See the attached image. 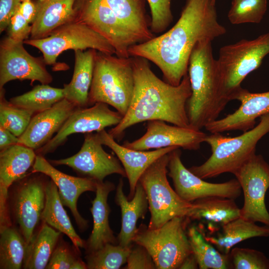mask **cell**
Instances as JSON below:
<instances>
[{
  "mask_svg": "<svg viewBox=\"0 0 269 269\" xmlns=\"http://www.w3.org/2000/svg\"><path fill=\"white\" fill-rule=\"evenodd\" d=\"M214 0H186L179 18L167 32L132 46L130 56L155 64L166 82L178 86L187 74L189 58L196 44L212 41L226 33L217 19Z\"/></svg>",
  "mask_w": 269,
  "mask_h": 269,
  "instance_id": "1",
  "label": "cell"
},
{
  "mask_svg": "<svg viewBox=\"0 0 269 269\" xmlns=\"http://www.w3.org/2000/svg\"><path fill=\"white\" fill-rule=\"evenodd\" d=\"M132 57L134 78L132 101L121 121L108 133L115 139L120 140L128 128L152 120L190 127L186 108L191 95L188 74L179 85L173 86L157 77L147 59Z\"/></svg>",
  "mask_w": 269,
  "mask_h": 269,
  "instance_id": "2",
  "label": "cell"
},
{
  "mask_svg": "<svg viewBox=\"0 0 269 269\" xmlns=\"http://www.w3.org/2000/svg\"><path fill=\"white\" fill-rule=\"evenodd\" d=\"M191 95L187 102L190 127L200 130L218 119L230 101L226 94L223 76L213 55L212 42L202 41L193 48L189 61Z\"/></svg>",
  "mask_w": 269,
  "mask_h": 269,
  "instance_id": "3",
  "label": "cell"
},
{
  "mask_svg": "<svg viewBox=\"0 0 269 269\" xmlns=\"http://www.w3.org/2000/svg\"><path fill=\"white\" fill-rule=\"evenodd\" d=\"M259 123L235 137L211 133L205 141L210 146L211 155L203 164L188 169L202 179L233 173L256 153L258 141L269 133V114L260 117Z\"/></svg>",
  "mask_w": 269,
  "mask_h": 269,
  "instance_id": "4",
  "label": "cell"
},
{
  "mask_svg": "<svg viewBox=\"0 0 269 269\" xmlns=\"http://www.w3.org/2000/svg\"><path fill=\"white\" fill-rule=\"evenodd\" d=\"M134 89L132 57H120L97 51L88 106L105 103L124 116L130 105Z\"/></svg>",
  "mask_w": 269,
  "mask_h": 269,
  "instance_id": "5",
  "label": "cell"
},
{
  "mask_svg": "<svg viewBox=\"0 0 269 269\" xmlns=\"http://www.w3.org/2000/svg\"><path fill=\"white\" fill-rule=\"evenodd\" d=\"M187 217H176L161 227L150 229L141 224L133 243L144 247L158 269H179L192 250L186 232Z\"/></svg>",
  "mask_w": 269,
  "mask_h": 269,
  "instance_id": "6",
  "label": "cell"
},
{
  "mask_svg": "<svg viewBox=\"0 0 269 269\" xmlns=\"http://www.w3.org/2000/svg\"><path fill=\"white\" fill-rule=\"evenodd\" d=\"M169 159V153L160 157L139 180L147 198L150 229L159 228L176 217H188L193 207L192 202L182 199L170 186L166 176Z\"/></svg>",
  "mask_w": 269,
  "mask_h": 269,
  "instance_id": "7",
  "label": "cell"
},
{
  "mask_svg": "<svg viewBox=\"0 0 269 269\" xmlns=\"http://www.w3.org/2000/svg\"><path fill=\"white\" fill-rule=\"evenodd\" d=\"M269 53V32L253 40L242 39L224 46L219 50L217 62L222 73L224 89L230 101L242 87L241 84L258 69Z\"/></svg>",
  "mask_w": 269,
  "mask_h": 269,
  "instance_id": "8",
  "label": "cell"
},
{
  "mask_svg": "<svg viewBox=\"0 0 269 269\" xmlns=\"http://www.w3.org/2000/svg\"><path fill=\"white\" fill-rule=\"evenodd\" d=\"M48 177L41 173L31 172L14 182L8 195L12 225L18 229L27 244L41 223Z\"/></svg>",
  "mask_w": 269,
  "mask_h": 269,
  "instance_id": "9",
  "label": "cell"
},
{
  "mask_svg": "<svg viewBox=\"0 0 269 269\" xmlns=\"http://www.w3.org/2000/svg\"><path fill=\"white\" fill-rule=\"evenodd\" d=\"M24 43L39 50L46 65H54L57 57L68 50L94 49L111 55L116 54L113 47L100 34L86 24L74 21L64 24L48 36L38 39H28Z\"/></svg>",
  "mask_w": 269,
  "mask_h": 269,
  "instance_id": "10",
  "label": "cell"
},
{
  "mask_svg": "<svg viewBox=\"0 0 269 269\" xmlns=\"http://www.w3.org/2000/svg\"><path fill=\"white\" fill-rule=\"evenodd\" d=\"M75 21L82 22L106 39L116 55L130 57L129 49L140 43L135 34L115 15L102 0H75Z\"/></svg>",
  "mask_w": 269,
  "mask_h": 269,
  "instance_id": "11",
  "label": "cell"
},
{
  "mask_svg": "<svg viewBox=\"0 0 269 269\" xmlns=\"http://www.w3.org/2000/svg\"><path fill=\"white\" fill-rule=\"evenodd\" d=\"M233 174L244 195L241 217L269 227V212L265 202L269 188V165L261 155L252 156Z\"/></svg>",
  "mask_w": 269,
  "mask_h": 269,
  "instance_id": "12",
  "label": "cell"
},
{
  "mask_svg": "<svg viewBox=\"0 0 269 269\" xmlns=\"http://www.w3.org/2000/svg\"><path fill=\"white\" fill-rule=\"evenodd\" d=\"M97 133H87L79 151L65 158L50 160L53 166L66 165L81 177L97 182H103L108 175L118 174L126 177L123 166L118 158L105 151Z\"/></svg>",
  "mask_w": 269,
  "mask_h": 269,
  "instance_id": "13",
  "label": "cell"
},
{
  "mask_svg": "<svg viewBox=\"0 0 269 269\" xmlns=\"http://www.w3.org/2000/svg\"><path fill=\"white\" fill-rule=\"evenodd\" d=\"M168 175L171 178L175 191L188 202L205 197L217 196L235 199L241 193L237 179L221 183L206 182L186 168L181 160V151L177 148L169 153Z\"/></svg>",
  "mask_w": 269,
  "mask_h": 269,
  "instance_id": "14",
  "label": "cell"
},
{
  "mask_svg": "<svg viewBox=\"0 0 269 269\" xmlns=\"http://www.w3.org/2000/svg\"><path fill=\"white\" fill-rule=\"evenodd\" d=\"M23 41L7 36L0 43V89L12 80H30L49 84L53 78L47 71L43 57H34L23 46Z\"/></svg>",
  "mask_w": 269,
  "mask_h": 269,
  "instance_id": "15",
  "label": "cell"
},
{
  "mask_svg": "<svg viewBox=\"0 0 269 269\" xmlns=\"http://www.w3.org/2000/svg\"><path fill=\"white\" fill-rule=\"evenodd\" d=\"M108 106L105 103H97L90 107L76 108L52 139L35 151L36 154L44 156L53 152L73 134L97 133L108 127L118 125L123 116L118 111L111 110Z\"/></svg>",
  "mask_w": 269,
  "mask_h": 269,
  "instance_id": "16",
  "label": "cell"
},
{
  "mask_svg": "<svg viewBox=\"0 0 269 269\" xmlns=\"http://www.w3.org/2000/svg\"><path fill=\"white\" fill-rule=\"evenodd\" d=\"M207 134L191 127L170 126L160 120L148 121L146 133L133 141H125L123 145L137 150H148L170 146L196 150L205 141Z\"/></svg>",
  "mask_w": 269,
  "mask_h": 269,
  "instance_id": "17",
  "label": "cell"
},
{
  "mask_svg": "<svg viewBox=\"0 0 269 269\" xmlns=\"http://www.w3.org/2000/svg\"><path fill=\"white\" fill-rule=\"evenodd\" d=\"M34 150L17 143L0 150V226L11 224L8 194L13 183L32 167L36 157Z\"/></svg>",
  "mask_w": 269,
  "mask_h": 269,
  "instance_id": "18",
  "label": "cell"
},
{
  "mask_svg": "<svg viewBox=\"0 0 269 269\" xmlns=\"http://www.w3.org/2000/svg\"><path fill=\"white\" fill-rule=\"evenodd\" d=\"M31 172L43 173L53 181L58 188L63 205L70 210L79 230H86L88 226V221L79 213L77 201L84 192H96L97 182L91 178L65 174L55 168L41 155H36Z\"/></svg>",
  "mask_w": 269,
  "mask_h": 269,
  "instance_id": "19",
  "label": "cell"
},
{
  "mask_svg": "<svg viewBox=\"0 0 269 269\" xmlns=\"http://www.w3.org/2000/svg\"><path fill=\"white\" fill-rule=\"evenodd\" d=\"M233 100L241 105L234 113L217 119L205 129L210 133H221L230 131H249L255 127L256 119L269 114V91L253 93L241 88L234 95Z\"/></svg>",
  "mask_w": 269,
  "mask_h": 269,
  "instance_id": "20",
  "label": "cell"
},
{
  "mask_svg": "<svg viewBox=\"0 0 269 269\" xmlns=\"http://www.w3.org/2000/svg\"><path fill=\"white\" fill-rule=\"evenodd\" d=\"M77 108L66 98L49 109L34 114L18 143L35 151L48 142L61 129L71 113Z\"/></svg>",
  "mask_w": 269,
  "mask_h": 269,
  "instance_id": "21",
  "label": "cell"
},
{
  "mask_svg": "<svg viewBox=\"0 0 269 269\" xmlns=\"http://www.w3.org/2000/svg\"><path fill=\"white\" fill-rule=\"evenodd\" d=\"M97 134L102 144L111 148L123 165L129 182V200L133 198L136 186L146 169L161 156L179 148L170 146L152 151L132 149L118 143L105 130Z\"/></svg>",
  "mask_w": 269,
  "mask_h": 269,
  "instance_id": "22",
  "label": "cell"
},
{
  "mask_svg": "<svg viewBox=\"0 0 269 269\" xmlns=\"http://www.w3.org/2000/svg\"><path fill=\"white\" fill-rule=\"evenodd\" d=\"M114 184L110 181L97 182L96 196L92 201L90 211L93 220L92 232L86 241V254L99 249L107 244L118 245L117 237L114 234L109 221L111 212L108 204L109 193L115 190Z\"/></svg>",
  "mask_w": 269,
  "mask_h": 269,
  "instance_id": "23",
  "label": "cell"
},
{
  "mask_svg": "<svg viewBox=\"0 0 269 269\" xmlns=\"http://www.w3.org/2000/svg\"><path fill=\"white\" fill-rule=\"evenodd\" d=\"M123 180L120 178L116 187L115 202L120 207L122 225L117 239L118 244L125 247H130L137 232V221L144 219L148 208L147 196L144 190L138 181L133 198L130 200L123 191Z\"/></svg>",
  "mask_w": 269,
  "mask_h": 269,
  "instance_id": "24",
  "label": "cell"
},
{
  "mask_svg": "<svg viewBox=\"0 0 269 269\" xmlns=\"http://www.w3.org/2000/svg\"><path fill=\"white\" fill-rule=\"evenodd\" d=\"M75 0H36L35 18L31 24L29 39H38L48 36L60 26L75 21Z\"/></svg>",
  "mask_w": 269,
  "mask_h": 269,
  "instance_id": "25",
  "label": "cell"
},
{
  "mask_svg": "<svg viewBox=\"0 0 269 269\" xmlns=\"http://www.w3.org/2000/svg\"><path fill=\"white\" fill-rule=\"evenodd\" d=\"M97 50H74V67L71 81L64 85L65 98L76 107H88V97Z\"/></svg>",
  "mask_w": 269,
  "mask_h": 269,
  "instance_id": "26",
  "label": "cell"
},
{
  "mask_svg": "<svg viewBox=\"0 0 269 269\" xmlns=\"http://www.w3.org/2000/svg\"><path fill=\"white\" fill-rule=\"evenodd\" d=\"M63 206L58 188L50 178L46 187L45 202L41 214V222L67 236L78 250L85 248L86 241L76 233Z\"/></svg>",
  "mask_w": 269,
  "mask_h": 269,
  "instance_id": "27",
  "label": "cell"
},
{
  "mask_svg": "<svg viewBox=\"0 0 269 269\" xmlns=\"http://www.w3.org/2000/svg\"><path fill=\"white\" fill-rule=\"evenodd\" d=\"M202 232L206 240L219 251L229 254L234 246L245 240L269 236V227L258 226L240 217L223 225L222 231L215 236H206Z\"/></svg>",
  "mask_w": 269,
  "mask_h": 269,
  "instance_id": "28",
  "label": "cell"
},
{
  "mask_svg": "<svg viewBox=\"0 0 269 269\" xmlns=\"http://www.w3.org/2000/svg\"><path fill=\"white\" fill-rule=\"evenodd\" d=\"M138 38L140 43L155 37L146 12L144 0H102Z\"/></svg>",
  "mask_w": 269,
  "mask_h": 269,
  "instance_id": "29",
  "label": "cell"
},
{
  "mask_svg": "<svg viewBox=\"0 0 269 269\" xmlns=\"http://www.w3.org/2000/svg\"><path fill=\"white\" fill-rule=\"evenodd\" d=\"M61 234L41 222L27 245L22 269H45Z\"/></svg>",
  "mask_w": 269,
  "mask_h": 269,
  "instance_id": "30",
  "label": "cell"
},
{
  "mask_svg": "<svg viewBox=\"0 0 269 269\" xmlns=\"http://www.w3.org/2000/svg\"><path fill=\"white\" fill-rule=\"evenodd\" d=\"M188 217L189 219L204 220L222 226L241 217V209L235 199L211 196L196 200Z\"/></svg>",
  "mask_w": 269,
  "mask_h": 269,
  "instance_id": "31",
  "label": "cell"
},
{
  "mask_svg": "<svg viewBox=\"0 0 269 269\" xmlns=\"http://www.w3.org/2000/svg\"><path fill=\"white\" fill-rule=\"evenodd\" d=\"M187 233L199 269H232L229 255L223 254L215 249L206 240L201 230L195 226H192L188 228Z\"/></svg>",
  "mask_w": 269,
  "mask_h": 269,
  "instance_id": "32",
  "label": "cell"
},
{
  "mask_svg": "<svg viewBox=\"0 0 269 269\" xmlns=\"http://www.w3.org/2000/svg\"><path fill=\"white\" fill-rule=\"evenodd\" d=\"M65 98L64 88H54L48 84L37 85L30 91L12 97L9 101L14 105L28 110L34 115L50 109Z\"/></svg>",
  "mask_w": 269,
  "mask_h": 269,
  "instance_id": "33",
  "label": "cell"
},
{
  "mask_svg": "<svg viewBox=\"0 0 269 269\" xmlns=\"http://www.w3.org/2000/svg\"><path fill=\"white\" fill-rule=\"evenodd\" d=\"M27 243L13 225L0 231V269L22 268Z\"/></svg>",
  "mask_w": 269,
  "mask_h": 269,
  "instance_id": "34",
  "label": "cell"
},
{
  "mask_svg": "<svg viewBox=\"0 0 269 269\" xmlns=\"http://www.w3.org/2000/svg\"><path fill=\"white\" fill-rule=\"evenodd\" d=\"M132 246L125 247L109 243L98 250L86 254L87 269H120L127 263Z\"/></svg>",
  "mask_w": 269,
  "mask_h": 269,
  "instance_id": "35",
  "label": "cell"
},
{
  "mask_svg": "<svg viewBox=\"0 0 269 269\" xmlns=\"http://www.w3.org/2000/svg\"><path fill=\"white\" fill-rule=\"evenodd\" d=\"M5 93L4 88L0 89V126L19 137L28 127L34 114L7 101Z\"/></svg>",
  "mask_w": 269,
  "mask_h": 269,
  "instance_id": "36",
  "label": "cell"
},
{
  "mask_svg": "<svg viewBox=\"0 0 269 269\" xmlns=\"http://www.w3.org/2000/svg\"><path fill=\"white\" fill-rule=\"evenodd\" d=\"M267 0H232L228 18L233 24L260 23L267 9Z\"/></svg>",
  "mask_w": 269,
  "mask_h": 269,
  "instance_id": "37",
  "label": "cell"
},
{
  "mask_svg": "<svg viewBox=\"0 0 269 269\" xmlns=\"http://www.w3.org/2000/svg\"><path fill=\"white\" fill-rule=\"evenodd\" d=\"M232 269H269V259L259 251L242 248H234L229 254Z\"/></svg>",
  "mask_w": 269,
  "mask_h": 269,
  "instance_id": "38",
  "label": "cell"
},
{
  "mask_svg": "<svg viewBox=\"0 0 269 269\" xmlns=\"http://www.w3.org/2000/svg\"><path fill=\"white\" fill-rule=\"evenodd\" d=\"M171 0H147L150 13V29L153 33L163 32L173 20Z\"/></svg>",
  "mask_w": 269,
  "mask_h": 269,
  "instance_id": "39",
  "label": "cell"
},
{
  "mask_svg": "<svg viewBox=\"0 0 269 269\" xmlns=\"http://www.w3.org/2000/svg\"><path fill=\"white\" fill-rule=\"evenodd\" d=\"M77 254L74 248H71L61 237L45 269H72L73 265L81 259Z\"/></svg>",
  "mask_w": 269,
  "mask_h": 269,
  "instance_id": "40",
  "label": "cell"
},
{
  "mask_svg": "<svg viewBox=\"0 0 269 269\" xmlns=\"http://www.w3.org/2000/svg\"><path fill=\"white\" fill-rule=\"evenodd\" d=\"M132 245L125 269H155V264L149 252L142 246Z\"/></svg>",
  "mask_w": 269,
  "mask_h": 269,
  "instance_id": "41",
  "label": "cell"
},
{
  "mask_svg": "<svg viewBox=\"0 0 269 269\" xmlns=\"http://www.w3.org/2000/svg\"><path fill=\"white\" fill-rule=\"evenodd\" d=\"M7 30L8 37L15 41L24 42L29 38L31 25L18 10L11 17Z\"/></svg>",
  "mask_w": 269,
  "mask_h": 269,
  "instance_id": "42",
  "label": "cell"
},
{
  "mask_svg": "<svg viewBox=\"0 0 269 269\" xmlns=\"http://www.w3.org/2000/svg\"><path fill=\"white\" fill-rule=\"evenodd\" d=\"M21 0H0V33L5 30L11 17L18 10Z\"/></svg>",
  "mask_w": 269,
  "mask_h": 269,
  "instance_id": "43",
  "label": "cell"
},
{
  "mask_svg": "<svg viewBox=\"0 0 269 269\" xmlns=\"http://www.w3.org/2000/svg\"><path fill=\"white\" fill-rule=\"evenodd\" d=\"M18 10L29 23L31 24L33 23L36 15V6L34 1L31 0L22 1Z\"/></svg>",
  "mask_w": 269,
  "mask_h": 269,
  "instance_id": "44",
  "label": "cell"
},
{
  "mask_svg": "<svg viewBox=\"0 0 269 269\" xmlns=\"http://www.w3.org/2000/svg\"><path fill=\"white\" fill-rule=\"evenodd\" d=\"M18 137L0 126V150L18 143Z\"/></svg>",
  "mask_w": 269,
  "mask_h": 269,
  "instance_id": "45",
  "label": "cell"
},
{
  "mask_svg": "<svg viewBox=\"0 0 269 269\" xmlns=\"http://www.w3.org/2000/svg\"><path fill=\"white\" fill-rule=\"evenodd\" d=\"M199 268L197 261L193 253L188 256L182 262L179 269H196Z\"/></svg>",
  "mask_w": 269,
  "mask_h": 269,
  "instance_id": "46",
  "label": "cell"
},
{
  "mask_svg": "<svg viewBox=\"0 0 269 269\" xmlns=\"http://www.w3.org/2000/svg\"><path fill=\"white\" fill-rule=\"evenodd\" d=\"M21 0V2L22 1H25V0Z\"/></svg>",
  "mask_w": 269,
  "mask_h": 269,
  "instance_id": "47",
  "label": "cell"
},
{
  "mask_svg": "<svg viewBox=\"0 0 269 269\" xmlns=\"http://www.w3.org/2000/svg\"><path fill=\"white\" fill-rule=\"evenodd\" d=\"M214 0L216 1V0Z\"/></svg>",
  "mask_w": 269,
  "mask_h": 269,
  "instance_id": "48",
  "label": "cell"
}]
</instances>
